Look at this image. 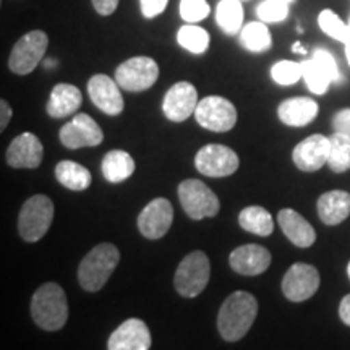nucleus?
Instances as JSON below:
<instances>
[{"label":"nucleus","instance_id":"nucleus-1","mask_svg":"<svg viewBox=\"0 0 350 350\" xmlns=\"http://www.w3.org/2000/svg\"><path fill=\"white\" fill-rule=\"evenodd\" d=\"M258 314V300L250 292L237 291L227 297L217 313V329L227 342H237L247 336Z\"/></svg>","mask_w":350,"mask_h":350},{"label":"nucleus","instance_id":"nucleus-14","mask_svg":"<svg viewBox=\"0 0 350 350\" xmlns=\"http://www.w3.org/2000/svg\"><path fill=\"white\" fill-rule=\"evenodd\" d=\"M174 221V208L169 200L156 198L150 201L138 216V229L150 240L163 239Z\"/></svg>","mask_w":350,"mask_h":350},{"label":"nucleus","instance_id":"nucleus-10","mask_svg":"<svg viewBox=\"0 0 350 350\" xmlns=\"http://www.w3.org/2000/svg\"><path fill=\"white\" fill-rule=\"evenodd\" d=\"M321 278H319L318 269L308 262H295L282 278V292L287 300L305 301L317 294Z\"/></svg>","mask_w":350,"mask_h":350},{"label":"nucleus","instance_id":"nucleus-46","mask_svg":"<svg viewBox=\"0 0 350 350\" xmlns=\"http://www.w3.org/2000/svg\"><path fill=\"white\" fill-rule=\"evenodd\" d=\"M282 2H287V3H294L295 0H282Z\"/></svg>","mask_w":350,"mask_h":350},{"label":"nucleus","instance_id":"nucleus-4","mask_svg":"<svg viewBox=\"0 0 350 350\" xmlns=\"http://www.w3.org/2000/svg\"><path fill=\"white\" fill-rule=\"evenodd\" d=\"M54 221V203L49 196L34 195L25 201L18 216V232L25 242H39Z\"/></svg>","mask_w":350,"mask_h":350},{"label":"nucleus","instance_id":"nucleus-42","mask_svg":"<svg viewBox=\"0 0 350 350\" xmlns=\"http://www.w3.org/2000/svg\"><path fill=\"white\" fill-rule=\"evenodd\" d=\"M292 51H294L295 54L306 55V49H305V47H301V44H300V42H295L294 46H292Z\"/></svg>","mask_w":350,"mask_h":350},{"label":"nucleus","instance_id":"nucleus-34","mask_svg":"<svg viewBox=\"0 0 350 350\" xmlns=\"http://www.w3.org/2000/svg\"><path fill=\"white\" fill-rule=\"evenodd\" d=\"M288 5L291 3L282 2V0H265L258 5L256 15L265 23H281L287 20Z\"/></svg>","mask_w":350,"mask_h":350},{"label":"nucleus","instance_id":"nucleus-9","mask_svg":"<svg viewBox=\"0 0 350 350\" xmlns=\"http://www.w3.org/2000/svg\"><path fill=\"white\" fill-rule=\"evenodd\" d=\"M195 117L203 129L224 133L237 124V109L222 96H208L198 103Z\"/></svg>","mask_w":350,"mask_h":350},{"label":"nucleus","instance_id":"nucleus-24","mask_svg":"<svg viewBox=\"0 0 350 350\" xmlns=\"http://www.w3.org/2000/svg\"><path fill=\"white\" fill-rule=\"evenodd\" d=\"M135 167L137 165H135L133 157L124 150L109 151L100 164L104 178L111 183H120L130 178L135 172Z\"/></svg>","mask_w":350,"mask_h":350},{"label":"nucleus","instance_id":"nucleus-26","mask_svg":"<svg viewBox=\"0 0 350 350\" xmlns=\"http://www.w3.org/2000/svg\"><path fill=\"white\" fill-rule=\"evenodd\" d=\"M239 224L243 230L258 237H268L274 230V219L268 209L261 206H248L240 211Z\"/></svg>","mask_w":350,"mask_h":350},{"label":"nucleus","instance_id":"nucleus-7","mask_svg":"<svg viewBox=\"0 0 350 350\" xmlns=\"http://www.w3.org/2000/svg\"><path fill=\"white\" fill-rule=\"evenodd\" d=\"M159 78V65L151 57H131L116 70V81L122 90L130 93L146 91Z\"/></svg>","mask_w":350,"mask_h":350},{"label":"nucleus","instance_id":"nucleus-20","mask_svg":"<svg viewBox=\"0 0 350 350\" xmlns=\"http://www.w3.org/2000/svg\"><path fill=\"white\" fill-rule=\"evenodd\" d=\"M319 106L312 98H288L278 107V117L287 126H306L318 117Z\"/></svg>","mask_w":350,"mask_h":350},{"label":"nucleus","instance_id":"nucleus-21","mask_svg":"<svg viewBox=\"0 0 350 350\" xmlns=\"http://www.w3.org/2000/svg\"><path fill=\"white\" fill-rule=\"evenodd\" d=\"M278 222L281 226L284 235L291 240L295 247L308 248L317 240V232L300 213L294 209H281L278 214Z\"/></svg>","mask_w":350,"mask_h":350},{"label":"nucleus","instance_id":"nucleus-45","mask_svg":"<svg viewBox=\"0 0 350 350\" xmlns=\"http://www.w3.org/2000/svg\"><path fill=\"white\" fill-rule=\"evenodd\" d=\"M347 275H349V279H350V261H349V265H347Z\"/></svg>","mask_w":350,"mask_h":350},{"label":"nucleus","instance_id":"nucleus-3","mask_svg":"<svg viewBox=\"0 0 350 350\" xmlns=\"http://www.w3.org/2000/svg\"><path fill=\"white\" fill-rule=\"evenodd\" d=\"M120 252L116 245L100 243L83 258L78 268V282L86 292H99L106 286L117 265Z\"/></svg>","mask_w":350,"mask_h":350},{"label":"nucleus","instance_id":"nucleus-27","mask_svg":"<svg viewBox=\"0 0 350 350\" xmlns=\"http://www.w3.org/2000/svg\"><path fill=\"white\" fill-rule=\"evenodd\" d=\"M216 21L226 34L242 31L243 7L242 0H221L216 8Z\"/></svg>","mask_w":350,"mask_h":350},{"label":"nucleus","instance_id":"nucleus-6","mask_svg":"<svg viewBox=\"0 0 350 350\" xmlns=\"http://www.w3.org/2000/svg\"><path fill=\"white\" fill-rule=\"evenodd\" d=\"M178 200L188 217L201 221L204 217H214L219 213V198L206 183L196 178H188L178 185Z\"/></svg>","mask_w":350,"mask_h":350},{"label":"nucleus","instance_id":"nucleus-2","mask_svg":"<svg viewBox=\"0 0 350 350\" xmlns=\"http://www.w3.org/2000/svg\"><path fill=\"white\" fill-rule=\"evenodd\" d=\"M31 317L44 331L62 329L68 319V301L59 284L47 282L34 292L31 299Z\"/></svg>","mask_w":350,"mask_h":350},{"label":"nucleus","instance_id":"nucleus-35","mask_svg":"<svg viewBox=\"0 0 350 350\" xmlns=\"http://www.w3.org/2000/svg\"><path fill=\"white\" fill-rule=\"evenodd\" d=\"M211 12L206 0H180V16L187 23H198Z\"/></svg>","mask_w":350,"mask_h":350},{"label":"nucleus","instance_id":"nucleus-16","mask_svg":"<svg viewBox=\"0 0 350 350\" xmlns=\"http://www.w3.org/2000/svg\"><path fill=\"white\" fill-rule=\"evenodd\" d=\"M88 94L99 111L107 116H119L124 111L125 100L120 93V86L111 77L94 75L88 81Z\"/></svg>","mask_w":350,"mask_h":350},{"label":"nucleus","instance_id":"nucleus-5","mask_svg":"<svg viewBox=\"0 0 350 350\" xmlns=\"http://www.w3.org/2000/svg\"><path fill=\"white\" fill-rule=\"evenodd\" d=\"M211 278V262L203 252H191L175 271L174 286L182 297L193 299L204 291Z\"/></svg>","mask_w":350,"mask_h":350},{"label":"nucleus","instance_id":"nucleus-32","mask_svg":"<svg viewBox=\"0 0 350 350\" xmlns=\"http://www.w3.org/2000/svg\"><path fill=\"white\" fill-rule=\"evenodd\" d=\"M301 73H304L301 80H305L308 90L317 96L326 94L332 85L331 78L326 75L325 70L319 67L313 59H306L301 62Z\"/></svg>","mask_w":350,"mask_h":350},{"label":"nucleus","instance_id":"nucleus-48","mask_svg":"<svg viewBox=\"0 0 350 350\" xmlns=\"http://www.w3.org/2000/svg\"><path fill=\"white\" fill-rule=\"evenodd\" d=\"M242 2H243V0H242Z\"/></svg>","mask_w":350,"mask_h":350},{"label":"nucleus","instance_id":"nucleus-38","mask_svg":"<svg viewBox=\"0 0 350 350\" xmlns=\"http://www.w3.org/2000/svg\"><path fill=\"white\" fill-rule=\"evenodd\" d=\"M332 129L350 137V109H340L339 112H336V116L332 117Z\"/></svg>","mask_w":350,"mask_h":350},{"label":"nucleus","instance_id":"nucleus-13","mask_svg":"<svg viewBox=\"0 0 350 350\" xmlns=\"http://www.w3.org/2000/svg\"><path fill=\"white\" fill-rule=\"evenodd\" d=\"M331 154V139L325 135H310L292 151V161L301 172H317L327 165Z\"/></svg>","mask_w":350,"mask_h":350},{"label":"nucleus","instance_id":"nucleus-12","mask_svg":"<svg viewBox=\"0 0 350 350\" xmlns=\"http://www.w3.org/2000/svg\"><path fill=\"white\" fill-rule=\"evenodd\" d=\"M60 143L67 150L99 146L104 139L103 129L88 113H77L68 124L60 129Z\"/></svg>","mask_w":350,"mask_h":350},{"label":"nucleus","instance_id":"nucleus-15","mask_svg":"<svg viewBox=\"0 0 350 350\" xmlns=\"http://www.w3.org/2000/svg\"><path fill=\"white\" fill-rule=\"evenodd\" d=\"M198 91L188 81H178L164 96L163 112L170 122H185L198 106Z\"/></svg>","mask_w":350,"mask_h":350},{"label":"nucleus","instance_id":"nucleus-31","mask_svg":"<svg viewBox=\"0 0 350 350\" xmlns=\"http://www.w3.org/2000/svg\"><path fill=\"white\" fill-rule=\"evenodd\" d=\"M318 26L321 28V31L332 39L339 42H349L350 41V28L349 23L340 18V16L331 8H325V10L319 12L318 15Z\"/></svg>","mask_w":350,"mask_h":350},{"label":"nucleus","instance_id":"nucleus-28","mask_svg":"<svg viewBox=\"0 0 350 350\" xmlns=\"http://www.w3.org/2000/svg\"><path fill=\"white\" fill-rule=\"evenodd\" d=\"M268 23L265 21H253L243 26L242 31H240V41L242 46L250 52H265L271 49V44H273V38L268 29Z\"/></svg>","mask_w":350,"mask_h":350},{"label":"nucleus","instance_id":"nucleus-29","mask_svg":"<svg viewBox=\"0 0 350 350\" xmlns=\"http://www.w3.org/2000/svg\"><path fill=\"white\" fill-rule=\"evenodd\" d=\"M331 139V154L327 161V167L334 174H344L350 170V137L339 131L329 137Z\"/></svg>","mask_w":350,"mask_h":350},{"label":"nucleus","instance_id":"nucleus-33","mask_svg":"<svg viewBox=\"0 0 350 350\" xmlns=\"http://www.w3.org/2000/svg\"><path fill=\"white\" fill-rule=\"evenodd\" d=\"M271 78L281 86H291L299 83L304 78L301 73V62H294V60H281L274 64L271 68Z\"/></svg>","mask_w":350,"mask_h":350},{"label":"nucleus","instance_id":"nucleus-44","mask_svg":"<svg viewBox=\"0 0 350 350\" xmlns=\"http://www.w3.org/2000/svg\"><path fill=\"white\" fill-rule=\"evenodd\" d=\"M54 65H55L54 60H46V62H44V67H54Z\"/></svg>","mask_w":350,"mask_h":350},{"label":"nucleus","instance_id":"nucleus-47","mask_svg":"<svg viewBox=\"0 0 350 350\" xmlns=\"http://www.w3.org/2000/svg\"><path fill=\"white\" fill-rule=\"evenodd\" d=\"M347 23H349V28H350V18H349V21H347Z\"/></svg>","mask_w":350,"mask_h":350},{"label":"nucleus","instance_id":"nucleus-43","mask_svg":"<svg viewBox=\"0 0 350 350\" xmlns=\"http://www.w3.org/2000/svg\"><path fill=\"white\" fill-rule=\"evenodd\" d=\"M344 46H345V59H347V64H349V67H350V41L345 42Z\"/></svg>","mask_w":350,"mask_h":350},{"label":"nucleus","instance_id":"nucleus-41","mask_svg":"<svg viewBox=\"0 0 350 350\" xmlns=\"http://www.w3.org/2000/svg\"><path fill=\"white\" fill-rule=\"evenodd\" d=\"M339 318L344 325L350 326V294L345 295L342 300H340L339 305Z\"/></svg>","mask_w":350,"mask_h":350},{"label":"nucleus","instance_id":"nucleus-40","mask_svg":"<svg viewBox=\"0 0 350 350\" xmlns=\"http://www.w3.org/2000/svg\"><path fill=\"white\" fill-rule=\"evenodd\" d=\"M12 120V107L5 99L0 100V130H5Z\"/></svg>","mask_w":350,"mask_h":350},{"label":"nucleus","instance_id":"nucleus-36","mask_svg":"<svg viewBox=\"0 0 350 350\" xmlns=\"http://www.w3.org/2000/svg\"><path fill=\"white\" fill-rule=\"evenodd\" d=\"M312 59L319 65V67L325 70V73L331 78L332 83L342 81V75H340L338 60L334 59V55H332L329 51L317 49L313 52Z\"/></svg>","mask_w":350,"mask_h":350},{"label":"nucleus","instance_id":"nucleus-25","mask_svg":"<svg viewBox=\"0 0 350 350\" xmlns=\"http://www.w3.org/2000/svg\"><path fill=\"white\" fill-rule=\"evenodd\" d=\"M55 178L60 185L73 191H83L93 182V175L75 161H62L55 165Z\"/></svg>","mask_w":350,"mask_h":350},{"label":"nucleus","instance_id":"nucleus-17","mask_svg":"<svg viewBox=\"0 0 350 350\" xmlns=\"http://www.w3.org/2000/svg\"><path fill=\"white\" fill-rule=\"evenodd\" d=\"M44 146L34 133H21L7 150V164L13 169H36L41 165Z\"/></svg>","mask_w":350,"mask_h":350},{"label":"nucleus","instance_id":"nucleus-22","mask_svg":"<svg viewBox=\"0 0 350 350\" xmlns=\"http://www.w3.org/2000/svg\"><path fill=\"white\" fill-rule=\"evenodd\" d=\"M317 209L323 224L339 226L350 216V193L344 190L326 191L318 198Z\"/></svg>","mask_w":350,"mask_h":350},{"label":"nucleus","instance_id":"nucleus-18","mask_svg":"<svg viewBox=\"0 0 350 350\" xmlns=\"http://www.w3.org/2000/svg\"><path fill=\"white\" fill-rule=\"evenodd\" d=\"M107 347L111 350H148L151 347L150 327L138 318L126 319L112 332Z\"/></svg>","mask_w":350,"mask_h":350},{"label":"nucleus","instance_id":"nucleus-30","mask_svg":"<svg viewBox=\"0 0 350 350\" xmlns=\"http://www.w3.org/2000/svg\"><path fill=\"white\" fill-rule=\"evenodd\" d=\"M177 41L183 49L191 54H204L209 47V34L206 29L200 28L195 23H187L177 33Z\"/></svg>","mask_w":350,"mask_h":350},{"label":"nucleus","instance_id":"nucleus-8","mask_svg":"<svg viewBox=\"0 0 350 350\" xmlns=\"http://www.w3.org/2000/svg\"><path fill=\"white\" fill-rule=\"evenodd\" d=\"M49 38L44 31H29L23 38L16 41L10 52L8 67L16 75H28L41 64L42 57L46 55Z\"/></svg>","mask_w":350,"mask_h":350},{"label":"nucleus","instance_id":"nucleus-19","mask_svg":"<svg viewBox=\"0 0 350 350\" xmlns=\"http://www.w3.org/2000/svg\"><path fill=\"white\" fill-rule=\"evenodd\" d=\"M230 268L242 275H260L268 271L271 265V253L256 243L242 245L235 248L229 256Z\"/></svg>","mask_w":350,"mask_h":350},{"label":"nucleus","instance_id":"nucleus-37","mask_svg":"<svg viewBox=\"0 0 350 350\" xmlns=\"http://www.w3.org/2000/svg\"><path fill=\"white\" fill-rule=\"evenodd\" d=\"M169 0H139V7H142V13L144 18H156L161 15L167 7Z\"/></svg>","mask_w":350,"mask_h":350},{"label":"nucleus","instance_id":"nucleus-23","mask_svg":"<svg viewBox=\"0 0 350 350\" xmlns=\"http://www.w3.org/2000/svg\"><path fill=\"white\" fill-rule=\"evenodd\" d=\"M83 94L75 85L70 83H59L51 91L49 103H47L46 111L54 119H64V117L72 116L81 107Z\"/></svg>","mask_w":350,"mask_h":350},{"label":"nucleus","instance_id":"nucleus-11","mask_svg":"<svg viewBox=\"0 0 350 350\" xmlns=\"http://www.w3.org/2000/svg\"><path fill=\"white\" fill-rule=\"evenodd\" d=\"M195 165L206 177H229L239 169L237 152L224 144H206L196 152Z\"/></svg>","mask_w":350,"mask_h":350},{"label":"nucleus","instance_id":"nucleus-39","mask_svg":"<svg viewBox=\"0 0 350 350\" xmlns=\"http://www.w3.org/2000/svg\"><path fill=\"white\" fill-rule=\"evenodd\" d=\"M91 2H93L94 10L103 16L112 15L119 7V0H91Z\"/></svg>","mask_w":350,"mask_h":350}]
</instances>
